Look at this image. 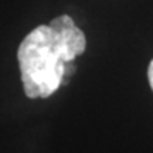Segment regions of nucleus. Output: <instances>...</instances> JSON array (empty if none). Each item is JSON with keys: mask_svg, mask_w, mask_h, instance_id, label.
Segmentation results:
<instances>
[{"mask_svg": "<svg viewBox=\"0 0 153 153\" xmlns=\"http://www.w3.org/2000/svg\"><path fill=\"white\" fill-rule=\"evenodd\" d=\"M87 38L68 14L30 31L22 41L17 60L27 98H48L74 72V60L84 54Z\"/></svg>", "mask_w": 153, "mask_h": 153, "instance_id": "nucleus-1", "label": "nucleus"}, {"mask_svg": "<svg viewBox=\"0 0 153 153\" xmlns=\"http://www.w3.org/2000/svg\"><path fill=\"white\" fill-rule=\"evenodd\" d=\"M148 79H149V85H150V88H152V91H153V60L150 61L149 68H148Z\"/></svg>", "mask_w": 153, "mask_h": 153, "instance_id": "nucleus-2", "label": "nucleus"}]
</instances>
